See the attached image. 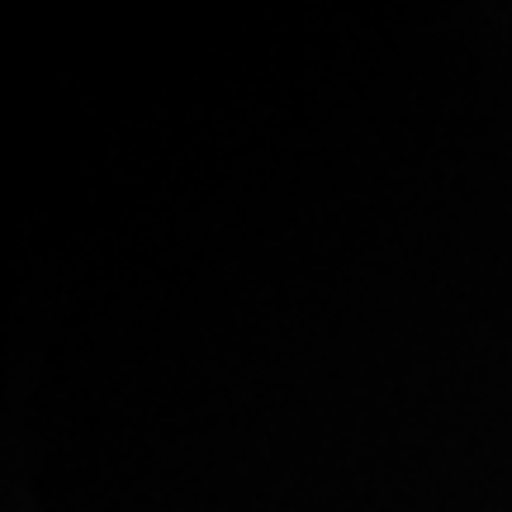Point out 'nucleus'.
<instances>
[]
</instances>
